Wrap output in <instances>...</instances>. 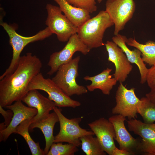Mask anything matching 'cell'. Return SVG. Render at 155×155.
<instances>
[{"mask_svg":"<svg viewBox=\"0 0 155 155\" xmlns=\"http://www.w3.org/2000/svg\"><path fill=\"white\" fill-rule=\"evenodd\" d=\"M112 69L107 68L100 73L93 76H86L84 78L86 81L91 82V84L86 86L87 90L90 92L98 89L100 90L104 94L109 95L111 91L117 81L110 74Z\"/></svg>","mask_w":155,"mask_h":155,"instance_id":"18","label":"cell"},{"mask_svg":"<svg viewBox=\"0 0 155 155\" xmlns=\"http://www.w3.org/2000/svg\"><path fill=\"white\" fill-rule=\"evenodd\" d=\"M46 9L47 16L45 24L59 41H67L72 35L77 33L78 28L62 14L59 7L48 3Z\"/></svg>","mask_w":155,"mask_h":155,"instance_id":"7","label":"cell"},{"mask_svg":"<svg viewBox=\"0 0 155 155\" xmlns=\"http://www.w3.org/2000/svg\"><path fill=\"white\" fill-rule=\"evenodd\" d=\"M135 89H129L120 82L116 92V104L112 109V113L127 117L129 120L137 118V108L141 100L136 96Z\"/></svg>","mask_w":155,"mask_h":155,"instance_id":"10","label":"cell"},{"mask_svg":"<svg viewBox=\"0 0 155 155\" xmlns=\"http://www.w3.org/2000/svg\"><path fill=\"white\" fill-rule=\"evenodd\" d=\"M70 4L92 13L96 11L97 7L95 0H67Z\"/></svg>","mask_w":155,"mask_h":155,"instance_id":"26","label":"cell"},{"mask_svg":"<svg viewBox=\"0 0 155 155\" xmlns=\"http://www.w3.org/2000/svg\"><path fill=\"white\" fill-rule=\"evenodd\" d=\"M112 40L122 49L129 61L137 65L140 75V83H145L148 69L142 59L141 51L136 48L132 50L129 49L126 44L128 39L125 36L119 34L113 37Z\"/></svg>","mask_w":155,"mask_h":155,"instance_id":"17","label":"cell"},{"mask_svg":"<svg viewBox=\"0 0 155 155\" xmlns=\"http://www.w3.org/2000/svg\"><path fill=\"white\" fill-rule=\"evenodd\" d=\"M88 126L95 135L104 151L112 155V151L116 147L114 141L115 133L113 124L104 117L88 124Z\"/></svg>","mask_w":155,"mask_h":155,"instance_id":"14","label":"cell"},{"mask_svg":"<svg viewBox=\"0 0 155 155\" xmlns=\"http://www.w3.org/2000/svg\"><path fill=\"white\" fill-rule=\"evenodd\" d=\"M147 98L152 103L155 105V88L151 89L150 91L146 94Z\"/></svg>","mask_w":155,"mask_h":155,"instance_id":"30","label":"cell"},{"mask_svg":"<svg viewBox=\"0 0 155 155\" xmlns=\"http://www.w3.org/2000/svg\"><path fill=\"white\" fill-rule=\"evenodd\" d=\"M42 67L40 59L32 53L21 56L15 70L0 80V105L5 107L22 100L29 91L30 82Z\"/></svg>","mask_w":155,"mask_h":155,"instance_id":"1","label":"cell"},{"mask_svg":"<svg viewBox=\"0 0 155 155\" xmlns=\"http://www.w3.org/2000/svg\"><path fill=\"white\" fill-rule=\"evenodd\" d=\"M131 155V153L125 150L118 149L116 147L113 150L112 155Z\"/></svg>","mask_w":155,"mask_h":155,"instance_id":"29","label":"cell"},{"mask_svg":"<svg viewBox=\"0 0 155 155\" xmlns=\"http://www.w3.org/2000/svg\"><path fill=\"white\" fill-rule=\"evenodd\" d=\"M146 82L151 89L155 88V64L148 69Z\"/></svg>","mask_w":155,"mask_h":155,"instance_id":"27","label":"cell"},{"mask_svg":"<svg viewBox=\"0 0 155 155\" xmlns=\"http://www.w3.org/2000/svg\"><path fill=\"white\" fill-rule=\"evenodd\" d=\"M32 119H26L16 128L14 133L22 136L26 141L32 155H45L44 150L41 149L38 142H35L32 138L29 133V127Z\"/></svg>","mask_w":155,"mask_h":155,"instance_id":"22","label":"cell"},{"mask_svg":"<svg viewBox=\"0 0 155 155\" xmlns=\"http://www.w3.org/2000/svg\"><path fill=\"white\" fill-rule=\"evenodd\" d=\"M53 110L57 115L60 125L59 131L55 136L54 143L66 142L79 147L81 145L80 139L81 137L94 135L92 131H88L80 126L82 117L68 119L62 114V109L56 106Z\"/></svg>","mask_w":155,"mask_h":155,"instance_id":"5","label":"cell"},{"mask_svg":"<svg viewBox=\"0 0 155 155\" xmlns=\"http://www.w3.org/2000/svg\"><path fill=\"white\" fill-rule=\"evenodd\" d=\"M140 100L141 102L137 108V113L141 116L144 123H154L155 121V105L146 97Z\"/></svg>","mask_w":155,"mask_h":155,"instance_id":"24","label":"cell"},{"mask_svg":"<svg viewBox=\"0 0 155 155\" xmlns=\"http://www.w3.org/2000/svg\"><path fill=\"white\" fill-rule=\"evenodd\" d=\"M22 101L28 106L37 110V114L32 119V123L46 118L56 106L54 102L43 96L37 90L29 91Z\"/></svg>","mask_w":155,"mask_h":155,"instance_id":"16","label":"cell"},{"mask_svg":"<svg viewBox=\"0 0 155 155\" xmlns=\"http://www.w3.org/2000/svg\"><path fill=\"white\" fill-rule=\"evenodd\" d=\"M0 25L9 36V43L13 50L11 62L8 68L0 76V80H1L5 76L12 73L15 70L18 64L21 53L25 46L30 43L43 40L53 34L47 27L34 36L25 37L16 32L17 28L15 26L3 22H1Z\"/></svg>","mask_w":155,"mask_h":155,"instance_id":"3","label":"cell"},{"mask_svg":"<svg viewBox=\"0 0 155 155\" xmlns=\"http://www.w3.org/2000/svg\"><path fill=\"white\" fill-rule=\"evenodd\" d=\"M106 10L113 21L115 36L123 30L132 18L135 10L133 0H107Z\"/></svg>","mask_w":155,"mask_h":155,"instance_id":"9","label":"cell"},{"mask_svg":"<svg viewBox=\"0 0 155 155\" xmlns=\"http://www.w3.org/2000/svg\"><path fill=\"white\" fill-rule=\"evenodd\" d=\"M87 135L81 137V149L86 155H105L106 152L97 137Z\"/></svg>","mask_w":155,"mask_h":155,"instance_id":"23","label":"cell"},{"mask_svg":"<svg viewBox=\"0 0 155 155\" xmlns=\"http://www.w3.org/2000/svg\"><path fill=\"white\" fill-rule=\"evenodd\" d=\"M67 18L75 26L79 28L91 18L88 11L70 4L67 0H53Z\"/></svg>","mask_w":155,"mask_h":155,"instance_id":"20","label":"cell"},{"mask_svg":"<svg viewBox=\"0 0 155 155\" xmlns=\"http://www.w3.org/2000/svg\"><path fill=\"white\" fill-rule=\"evenodd\" d=\"M5 107L11 110L13 115L8 126L4 130L0 131V142L6 141L11 134L14 133L21 122L26 119H32L38 112L36 108L26 106L21 100L16 101Z\"/></svg>","mask_w":155,"mask_h":155,"instance_id":"13","label":"cell"},{"mask_svg":"<svg viewBox=\"0 0 155 155\" xmlns=\"http://www.w3.org/2000/svg\"><path fill=\"white\" fill-rule=\"evenodd\" d=\"M103 0H97L98 2L99 3H100Z\"/></svg>","mask_w":155,"mask_h":155,"instance_id":"31","label":"cell"},{"mask_svg":"<svg viewBox=\"0 0 155 155\" xmlns=\"http://www.w3.org/2000/svg\"><path fill=\"white\" fill-rule=\"evenodd\" d=\"M59 121L57 115L54 111L50 113L46 118L32 123L30 125L29 130L30 131L35 128H38L43 133L45 140V145L44 150L45 155H47L54 143L55 137L53 135L54 128L56 123Z\"/></svg>","mask_w":155,"mask_h":155,"instance_id":"19","label":"cell"},{"mask_svg":"<svg viewBox=\"0 0 155 155\" xmlns=\"http://www.w3.org/2000/svg\"><path fill=\"white\" fill-rule=\"evenodd\" d=\"M113 25V21L106 10H101L78 28L77 34L81 41L91 50L105 45L103 40L104 33Z\"/></svg>","mask_w":155,"mask_h":155,"instance_id":"2","label":"cell"},{"mask_svg":"<svg viewBox=\"0 0 155 155\" xmlns=\"http://www.w3.org/2000/svg\"><path fill=\"white\" fill-rule=\"evenodd\" d=\"M28 90H40L46 92L48 98L54 102L59 108L71 107L75 108L80 106L79 102L74 100L67 95L49 78H45L40 72L32 80L29 84Z\"/></svg>","mask_w":155,"mask_h":155,"instance_id":"6","label":"cell"},{"mask_svg":"<svg viewBox=\"0 0 155 155\" xmlns=\"http://www.w3.org/2000/svg\"><path fill=\"white\" fill-rule=\"evenodd\" d=\"M90 50L81 41L77 33L73 35L63 49L53 53L50 56L48 65L50 69L47 74L51 76L56 72L61 65L68 62L72 59L73 56L75 52H79L86 55Z\"/></svg>","mask_w":155,"mask_h":155,"instance_id":"8","label":"cell"},{"mask_svg":"<svg viewBox=\"0 0 155 155\" xmlns=\"http://www.w3.org/2000/svg\"><path fill=\"white\" fill-rule=\"evenodd\" d=\"M129 130L140 136L137 151L147 155H155V123L148 124L135 118L127 121Z\"/></svg>","mask_w":155,"mask_h":155,"instance_id":"11","label":"cell"},{"mask_svg":"<svg viewBox=\"0 0 155 155\" xmlns=\"http://www.w3.org/2000/svg\"><path fill=\"white\" fill-rule=\"evenodd\" d=\"M108 119L114 127L115 133L114 140L119 144V149L135 154V151H137L140 140L133 137L126 128L124 124L125 117L118 114L110 117Z\"/></svg>","mask_w":155,"mask_h":155,"instance_id":"15","label":"cell"},{"mask_svg":"<svg viewBox=\"0 0 155 155\" xmlns=\"http://www.w3.org/2000/svg\"><path fill=\"white\" fill-rule=\"evenodd\" d=\"M126 44L128 45L138 49L141 52V57L144 62L150 66L155 64V42L149 40L145 44L137 41L135 39H128Z\"/></svg>","mask_w":155,"mask_h":155,"instance_id":"21","label":"cell"},{"mask_svg":"<svg viewBox=\"0 0 155 155\" xmlns=\"http://www.w3.org/2000/svg\"><path fill=\"white\" fill-rule=\"evenodd\" d=\"M80 57L78 56L68 62L61 65L52 80L68 96L80 95L87 93L85 86L78 85L76 78L78 75Z\"/></svg>","mask_w":155,"mask_h":155,"instance_id":"4","label":"cell"},{"mask_svg":"<svg viewBox=\"0 0 155 155\" xmlns=\"http://www.w3.org/2000/svg\"><path fill=\"white\" fill-rule=\"evenodd\" d=\"M78 151L77 146L71 144L53 143L47 155H73Z\"/></svg>","mask_w":155,"mask_h":155,"instance_id":"25","label":"cell"},{"mask_svg":"<svg viewBox=\"0 0 155 155\" xmlns=\"http://www.w3.org/2000/svg\"><path fill=\"white\" fill-rule=\"evenodd\" d=\"M108 53V60L113 63L114 78L119 82H124L132 71L133 67L122 49L113 41H107L104 45Z\"/></svg>","mask_w":155,"mask_h":155,"instance_id":"12","label":"cell"},{"mask_svg":"<svg viewBox=\"0 0 155 155\" xmlns=\"http://www.w3.org/2000/svg\"><path fill=\"white\" fill-rule=\"evenodd\" d=\"M3 107L0 105V113L3 117L4 122H3V124L6 128L9 124L13 115V111L9 109L5 110L3 108Z\"/></svg>","mask_w":155,"mask_h":155,"instance_id":"28","label":"cell"}]
</instances>
